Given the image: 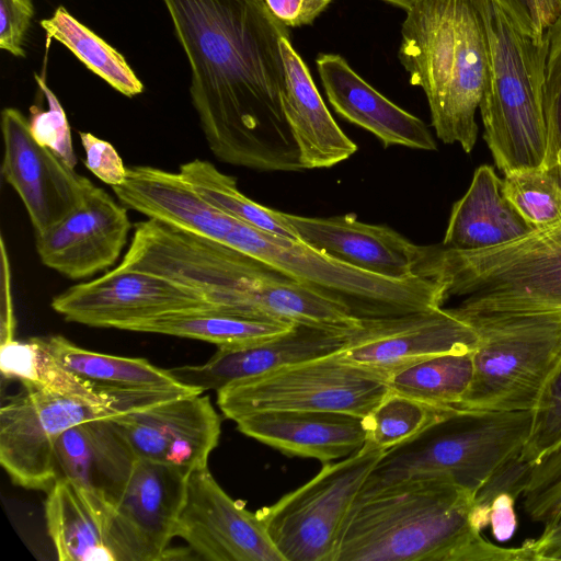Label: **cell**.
Wrapping results in <instances>:
<instances>
[{"label":"cell","mask_w":561,"mask_h":561,"mask_svg":"<svg viewBox=\"0 0 561 561\" xmlns=\"http://www.w3.org/2000/svg\"><path fill=\"white\" fill-rule=\"evenodd\" d=\"M191 68L190 95L213 154L257 171L305 170L283 95L280 38L261 0H162Z\"/></svg>","instance_id":"cell-1"},{"label":"cell","mask_w":561,"mask_h":561,"mask_svg":"<svg viewBox=\"0 0 561 561\" xmlns=\"http://www.w3.org/2000/svg\"><path fill=\"white\" fill-rule=\"evenodd\" d=\"M473 497L447 480L389 486L353 506L336 561H531L524 546L503 548L482 537Z\"/></svg>","instance_id":"cell-2"},{"label":"cell","mask_w":561,"mask_h":561,"mask_svg":"<svg viewBox=\"0 0 561 561\" xmlns=\"http://www.w3.org/2000/svg\"><path fill=\"white\" fill-rule=\"evenodd\" d=\"M398 57L424 91L436 136L470 153L478 138L488 61L483 18L476 0H415L407 9Z\"/></svg>","instance_id":"cell-3"},{"label":"cell","mask_w":561,"mask_h":561,"mask_svg":"<svg viewBox=\"0 0 561 561\" xmlns=\"http://www.w3.org/2000/svg\"><path fill=\"white\" fill-rule=\"evenodd\" d=\"M476 1L484 22L488 51L479 105L483 138L503 174L543 168L545 31L506 0Z\"/></svg>","instance_id":"cell-4"},{"label":"cell","mask_w":561,"mask_h":561,"mask_svg":"<svg viewBox=\"0 0 561 561\" xmlns=\"http://www.w3.org/2000/svg\"><path fill=\"white\" fill-rule=\"evenodd\" d=\"M416 275L461 298L458 313L561 310V222L484 250L425 245Z\"/></svg>","instance_id":"cell-5"},{"label":"cell","mask_w":561,"mask_h":561,"mask_svg":"<svg viewBox=\"0 0 561 561\" xmlns=\"http://www.w3.org/2000/svg\"><path fill=\"white\" fill-rule=\"evenodd\" d=\"M533 416L531 410L455 409L386 450L355 504L389 486L422 480H447L474 495L502 463L520 455Z\"/></svg>","instance_id":"cell-6"},{"label":"cell","mask_w":561,"mask_h":561,"mask_svg":"<svg viewBox=\"0 0 561 561\" xmlns=\"http://www.w3.org/2000/svg\"><path fill=\"white\" fill-rule=\"evenodd\" d=\"M478 334L470 386L456 409L534 411L561 367V310L458 313Z\"/></svg>","instance_id":"cell-7"},{"label":"cell","mask_w":561,"mask_h":561,"mask_svg":"<svg viewBox=\"0 0 561 561\" xmlns=\"http://www.w3.org/2000/svg\"><path fill=\"white\" fill-rule=\"evenodd\" d=\"M226 245L251 255L363 321L443 307V286L413 276L391 278L333 259L299 240L237 221Z\"/></svg>","instance_id":"cell-8"},{"label":"cell","mask_w":561,"mask_h":561,"mask_svg":"<svg viewBox=\"0 0 561 561\" xmlns=\"http://www.w3.org/2000/svg\"><path fill=\"white\" fill-rule=\"evenodd\" d=\"M119 265L164 277L211 308L234 313L253 284L274 271L229 245L150 218L135 226Z\"/></svg>","instance_id":"cell-9"},{"label":"cell","mask_w":561,"mask_h":561,"mask_svg":"<svg viewBox=\"0 0 561 561\" xmlns=\"http://www.w3.org/2000/svg\"><path fill=\"white\" fill-rule=\"evenodd\" d=\"M390 391L388 377L353 365L339 353L243 379L217 391L232 421L260 411H331L365 417Z\"/></svg>","instance_id":"cell-10"},{"label":"cell","mask_w":561,"mask_h":561,"mask_svg":"<svg viewBox=\"0 0 561 561\" xmlns=\"http://www.w3.org/2000/svg\"><path fill=\"white\" fill-rule=\"evenodd\" d=\"M385 451L362 447L256 511L284 561H336L347 517Z\"/></svg>","instance_id":"cell-11"},{"label":"cell","mask_w":561,"mask_h":561,"mask_svg":"<svg viewBox=\"0 0 561 561\" xmlns=\"http://www.w3.org/2000/svg\"><path fill=\"white\" fill-rule=\"evenodd\" d=\"M130 411L122 404L24 388L0 409V463L12 482L31 490H48L56 479L55 449L71 426L99 416Z\"/></svg>","instance_id":"cell-12"},{"label":"cell","mask_w":561,"mask_h":561,"mask_svg":"<svg viewBox=\"0 0 561 561\" xmlns=\"http://www.w3.org/2000/svg\"><path fill=\"white\" fill-rule=\"evenodd\" d=\"M191 473L139 459L118 503L107 516V539L115 561L179 559L170 549ZM183 553V552H182Z\"/></svg>","instance_id":"cell-13"},{"label":"cell","mask_w":561,"mask_h":561,"mask_svg":"<svg viewBox=\"0 0 561 561\" xmlns=\"http://www.w3.org/2000/svg\"><path fill=\"white\" fill-rule=\"evenodd\" d=\"M50 305L66 321L119 330L165 313L211 308L197 294L164 277L119 264L59 293Z\"/></svg>","instance_id":"cell-14"},{"label":"cell","mask_w":561,"mask_h":561,"mask_svg":"<svg viewBox=\"0 0 561 561\" xmlns=\"http://www.w3.org/2000/svg\"><path fill=\"white\" fill-rule=\"evenodd\" d=\"M478 334L449 308L437 307L401 316L363 320L348 331L339 356L387 377L425 358L472 352Z\"/></svg>","instance_id":"cell-15"},{"label":"cell","mask_w":561,"mask_h":561,"mask_svg":"<svg viewBox=\"0 0 561 561\" xmlns=\"http://www.w3.org/2000/svg\"><path fill=\"white\" fill-rule=\"evenodd\" d=\"M175 537L210 561H284L257 513L230 497L208 467L193 471Z\"/></svg>","instance_id":"cell-16"},{"label":"cell","mask_w":561,"mask_h":561,"mask_svg":"<svg viewBox=\"0 0 561 561\" xmlns=\"http://www.w3.org/2000/svg\"><path fill=\"white\" fill-rule=\"evenodd\" d=\"M1 131L2 175L20 196L34 233L43 232L80 205L92 182L39 145L20 110L3 108Z\"/></svg>","instance_id":"cell-17"},{"label":"cell","mask_w":561,"mask_h":561,"mask_svg":"<svg viewBox=\"0 0 561 561\" xmlns=\"http://www.w3.org/2000/svg\"><path fill=\"white\" fill-rule=\"evenodd\" d=\"M139 459L188 473L207 467L221 421L208 396L187 394L113 415Z\"/></svg>","instance_id":"cell-18"},{"label":"cell","mask_w":561,"mask_h":561,"mask_svg":"<svg viewBox=\"0 0 561 561\" xmlns=\"http://www.w3.org/2000/svg\"><path fill=\"white\" fill-rule=\"evenodd\" d=\"M127 207L93 183L83 201L47 230L34 233L41 262L72 280L114 265L131 229Z\"/></svg>","instance_id":"cell-19"},{"label":"cell","mask_w":561,"mask_h":561,"mask_svg":"<svg viewBox=\"0 0 561 561\" xmlns=\"http://www.w3.org/2000/svg\"><path fill=\"white\" fill-rule=\"evenodd\" d=\"M348 331L295 324L273 339L245 346L218 347L204 364L173 367L169 371L183 386L203 393L217 392L243 379L336 354L344 348Z\"/></svg>","instance_id":"cell-20"},{"label":"cell","mask_w":561,"mask_h":561,"mask_svg":"<svg viewBox=\"0 0 561 561\" xmlns=\"http://www.w3.org/2000/svg\"><path fill=\"white\" fill-rule=\"evenodd\" d=\"M283 216L300 241L333 259L386 277L415 276L422 245L388 226L359 221L354 214L306 217L283 213Z\"/></svg>","instance_id":"cell-21"},{"label":"cell","mask_w":561,"mask_h":561,"mask_svg":"<svg viewBox=\"0 0 561 561\" xmlns=\"http://www.w3.org/2000/svg\"><path fill=\"white\" fill-rule=\"evenodd\" d=\"M113 415L71 426L55 449L56 479L72 481L108 511L121 500L138 460Z\"/></svg>","instance_id":"cell-22"},{"label":"cell","mask_w":561,"mask_h":561,"mask_svg":"<svg viewBox=\"0 0 561 561\" xmlns=\"http://www.w3.org/2000/svg\"><path fill=\"white\" fill-rule=\"evenodd\" d=\"M242 434L287 455L329 463L365 444L363 417L331 411L271 410L234 420Z\"/></svg>","instance_id":"cell-23"},{"label":"cell","mask_w":561,"mask_h":561,"mask_svg":"<svg viewBox=\"0 0 561 561\" xmlns=\"http://www.w3.org/2000/svg\"><path fill=\"white\" fill-rule=\"evenodd\" d=\"M316 64L329 102L340 116L370 131L385 147L437 149L432 133L419 117L375 90L342 56L320 54Z\"/></svg>","instance_id":"cell-24"},{"label":"cell","mask_w":561,"mask_h":561,"mask_svg":"<svg viewBox=\"0 0 561 561\" xmlns=\"http://www.w3.org/2000/svg\"><path fill=\"white\" fill-rule=\"evenodd\" d=\"M112 188L125 207L224 244L238 221L204 199L180 172L129 167L124 182Z\"/></svg>","instance_id":"cell-25"},{"label":"cell","mask_w":561,"mask_h":561,"mask_svg":"<svg viewBox=\"0 0 561 561\" xmlns=\"http://www.w3.org/2000/svg\"><path fill=\"white\" fill-rule=\"evenodd\" d=\"M280 50L286 79L284 112L305 170L330 168L348 159L357 146L332 117L289 36L280 38Z\"/></svg>","instance_id":"cell-26"},{"label":"cell","mask_w":561,"mask_h":561,"mask_svg":"<svg viewBox=\"0 0 561 561\" xmlns=\"http://www.w3.org/2000/svg\"><path fill=\"white\" fill-rule=\"evenodd\" d=\"M535 228L503 193V182L491 165L476 169L465 195L451 209L442 244L459 251L484 250L517 240Z\"/></svg>","instance_id":"cell-27"},{"label":"cell","mask_w":561,"mask_h":561,"mask_svg":"<svg viewBox=\"0 0 561 561\" xmlns=\"http://www.w3.org/2000/svg\"><path fill=\"white\" fill-rule=\"evenodd\" d=\"M110 511L72 481L59 478L47 490L45 519L60 561H115L107 539Z\"/></svg>","instance_id":"cell-28"},{"label":"cell","mask_w":561,"mask_h":561,"mask_svg":"<svg viewBox=\"0 0 561 561\" xmlns=\"http://www.w3.org/2000/svg\"><path fill=\"white\" fill-rule=\"evenodd\" d=\"M43 341L65 368L113 398L121 392L190 388L181 385L169 369L157 367L145 358L93 352L61 335L43 336Z\"/></svg>","instance_id":"cell-29"},{"label":"cell","mask_w":561,"mask_h":561,"mask_svg":"<svg viewBox=\"0 0 561 561\" xmlns=\"http://www.w3.org/2000/svg\"><path fill=\"white\" fill-rule=\"evenodd\" d=\"M294 325L265 316L201 308L154 317L131 325L127 331L194 339L218 347H238L273 339Z\"/></svg>","instance_id":"cell-30"},{"label":"cell","mask_w":561,"mask_h":561,"mask_svg":"<svg viewBox=\"0 0 561 561\" xmlns=\"http://www.w3.org/2000/svg\"><path fill=\"white\" fill-rule=\"evenodd\" d=\"M0 369L8 379L24 388L69 396L100 404H122L140 409L130 400L116 399L96 390L91 383L65 368L46 347L43 336L26 341L11 340L0 346Z\"/></svg>","instance_id":"cell-31"},{"label":"cell","mask_w":561,"mask_h":561,"mask_svg":"<svg viewBox=\"0 0 561 561\" xmlns=\"http://www.w3.org/2000/svg\"><path fill=\"white\" fill-rule=\"evenodd\" d=\"M49 37L66 46L89 70L125 96L144 91V84L125 57L59 5L49 19L41 21Z\"/></svg>","instance_id":"cell-32"},{"label":"cell","mask_w":561,"mask_h":561,"mask_svg":"<svg viewBox=\"0 0 561 561\" xmlns=\"http://www.w3.org/2000/svg\"><path fill=\"white\" fill-rule=\"evenodd\" d=\"M179 172L204 199L222 213L272 234L299 240L282 211L245 196L233 176L222 173L209 161L194 159L182 163Z\"/></svg>","instance_id":"cell-33"},{"label":"cell","mask_w":561,"mask_h":561,"mask_svg":"<svg viewBox=\"0 0 561 561\" xmlns=\"http://www.w3.org/2000/svg\"><path fill=\"white\" fill-rule=\"evenodd\" d=\"M472 374V352L442 354L391 373L388 385L397 393L456 408L470 386Z\"/></svg>","instance_id":"cell-34"},{"label":"cell","mask_w":561,"mask_h":561,"mask_svg":"<svg viewBox=\"0 0 561 561\" xmlns=\"http://www.w3.org/2000/svg\"><path fill=\"white\" fill-rule=\"evenodd\" d=\"M456 408L431 404L394 391L363 417L366 449L386 451L413 437Z\"/></svg>","instance_id":"cell-35"},{"label":"cell","mask_w":561,"mask_h":561,"mask_svg":"<svg viewBox=\"0 0 561 561\" xmlns=\"http://www.w3.org/2000/svg\"><path fill=\"white\" fill-rule=\"evenodd\" d=\"M503 193L535 230L561 222V188L543 168L504 174Z\"/></svg>","instance_id":"cell-36"},{"label":"cell","mask_w":561,"mask_h":561,"mask_svg":"<svg viewBox=\"0 0 561 561\" xmlns=\"http://www.w3.org/2000/svg\"><path fill=\"white\" fill-rule=\"evenodd\" d=\"M542 104L547 128L543 169L561 188V15L545 30Z\"/></svg>","instance_id":"cell-37"},{"label":"cell","mask_w":561,"mask_h":561,"mask_svg":"<svg viewBox=\"0 0 561 561\" xmlns=\"http://www.w3.org/2000/svg\"><path fill=\"white\" fill-rule=\"evenodd\" d=\"M522 499L525 513L543 529L561 524V442L533 465Z\"/></svg>","instance_id":"cell-38"},{"label":"cell","mask_w":561,"mask_h":561,"mask_svg":"<svg viewBox=\"0 0 561 561\" xmlns=\"http://www.w3.org/2000/svg\"><path fill=\"white\" fill-rule=\"evenodd\" d=\"M35 79L47 100L48 108L44 111L35 105L30 108L28 124L32 136L39 145L50 149L67 164L75 168L77 157L66 113L45 80L37 75Z\"/></svg>","instance_id":"cell-39"},{"label":"cell","mask_w":561,"mask_h":561,"mask_svg":"<svg viewBox=\"0 0 561 561\" xmlns=\"http://www.w3.org/2000/svg\"><path fill=\"white\" fill-rule=\"evenodd\" d=\"M533 412L530 434L519 455L530 465L561 442V367Z\"/></svg>","instance_id":"cell-40"},{"label":"cell","mask_w":561,"mask_h":561,"mask_svg":"<svg viewBox=\"0 0 561 561\" xmlns=\"http://www.w3.org/2000/svg\"><path fill=\"white\" fill-rule=\"evenodd\" d=\"M533 465L522 461L519 455L502 463L481 485L473 497L472 520L478 530L489 526L492 501L504 493L518 499L525 491Z\"/></svg>","instance_id":"cell-41"},{"label":"cell","mask_w":561,"mask_h":561,"mask_svg":"<svg viewBox=\"0 0 561 561\" xmlns=\"http://www.w3.org/2000/svg\"><path fill=\"white\" fill-rule=\"evenodd\" d=\"M79 136L85 153L87 169L112 187L122 184L127 168L114 146L88 131H80Z\"/></svg>","instance_id":"cell-42"},{"label":"cell","mask_w":561,"mask_h":561,"mask_svg":"<svg viewBox=\"0 0 561 561\" xmlns=\"http://www.w3.org/2000/svg\"><path fill=\"white\" fill-rule=\"evenodd\" d=\"M34 16L32 0H0V48L24 57V43Z\"/></svg>","instance_id":"cell-43"},{"label":"cell","mask_w":561,"mask_h":561,"mask_svg":"<svg viewBox=\"0 0 561 561\" xmlns=\"http://www.w3.org/2000/svg\"><path fill=\"white\" fill-rule=\"evenodd\" d=\"M271 15L282 25H310L332 0H261Z\"/></svg>","instance_id":"cell-44"},{"label":"cell","mask_w":561,"mask_h":561,"mask_svg":"<svg viewBox=\"0 0 561 561\" xmlns=\"http://www.w3.org/2000/svg\"><path fill=\"white\" fill-rule=\"evenodd\" d=\"M516 500L513 495L504 493L496 496L491 503L489 526L492 535L499 541L508 540L516 529L517 518L514 508Z\"/></svg>","instance_id":"cell-45"},{"label":"cell","mask_w":561,"mask_h":561,"mask_svg":"<svg viewBox=\"0 0 561 561\" xmlns=\"http://www.w3.org/2000/svg\"><path fill=\"white\" fill-rule=\"evenodd\" d=\"M1 256H2V298H1V344L14 339L15 319L13 313L12 296H11V275L8 253L4 240L1 239Z\"/></svg>","instance_id":"cell-46"},{"label":"cell","mask_w":561,"mask_h":561,"mask_svg":"<svg viewBox=\"0 0 561 561\" xmlns=\"http://www.w3.org/2000/svg\"><path fill=\"white\" fill-rule=\"evenodd\" d=\"M533 561L561 560V524L523 543Z\"/></svg>","instance_id":"cell-47"},{"label":"cell","mask_w":561,"mask_h":561,"mask_svg":"<svg viewBox=\"0 0 561 561\" xmlns=\"http://www.w3.org/2000/svg\"><path fill=\"white\" fill-rule=\"evenodd\" d=\"M536 26L545 31L561 15V0H526Z\"/></svg>","instance_id":"cell-48"},{"label":"cell","mask_w":561,"mask_h":561,"mask_svg":"<svg viewBox=\"0 0 561 561\" xmlns=\"http://www.w3.org/2000/svg\"><path fill=\"white\" fill-rule=\"evenodd\" d=\"M523 16H530L526 0H506ZM533 19V18H531Z\"/></svg>","instance_id":"cell-49"},{"label":"cell","mask_w":561,"mask_h":561,"mask_svg":"<svg viewBox=\"0 0 561 561\" xmlns=\"http://www.w3.org/2000/svg\"><path fill=\"white\" fill-rule=\"evenodd\" d=\"M382 1H386V2H389V3H393V4H396L398 7H401V8H403L405 10L415 0H382Z\"/></svg>","instance_id":"cell-50"}]
</instances>
